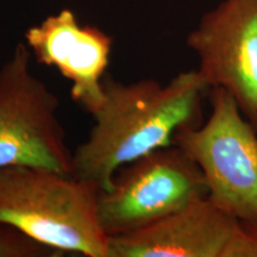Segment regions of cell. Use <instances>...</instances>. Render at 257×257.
I'll use <instances>...</instances> for the list:
<instances>
[{"label":"cell","instance_id":"obj_1","mask_svg":"<svg viewBox=\"0 0 257 257\" xmlns=\"http://www.w3.org/2000/svg\"><path fill=\"white\" fill-rule=\"evenodd\" d=\"M104 91L87 138L73 152V176L101 191L110 187L120 167L172 146L181 127L200 125L210 87L198 69H192L167 85L155 79L124 83L106 73Z\"/></svg>","mask_w":257,"mask_h":257},{"label":"cell","instance_id":"obj_2","mask_svg":"<svg viewBox=\"0 0 257 257\" xmlns=\"http://www.w3.org/2000/svg\"><path fill=\"white\" fill-rule=\"evenodd\" d=\"M100 188L48 168H0V225L15 227L61 253L108 257L98 218Z\"/></svg>","mask_w":257,"mask_h":257},{"label":"cell","instance_id":"obj_3","mask_svg":"<svg viewBox=\"0 0 257 257\" xmlns=\"http://www.w3.org/2000/svg\"><path fill=\"white\" fill-rule=\"evenodd\" d=\"M207 96L208 119L180 128L173 144L199 166L212 204L236 219L257 225V128L226 89L210 88Z\"/></svg>","mask_w":257,"mask_h":257},{"label":"cell","instance_id":"obj_4","mask_svg":"<svg viewBox=\"0 0 257 257\" xmlns=\"http://www.w3.org/2000/svg\"><path fill=\"white\" fill-rule=\"evenodd\" d=\"M30 61L27 43H18L0 67V168L32 166L73 175L60 99L32 74Z\"/></svg>","mask_w":257,"mask_h":257},{"label":"cell","instance_id":"obj_5","mask_svg":"<svg viewBox=\"0 0 257 257\" xmlns=\"http://www.w3.org/2000/svg\"><path fill=\"white\" fill-rule=\"evenodd\" d=\"M205 197L207 185L199 166L172 144L115 172L110 187L99 192V223L108 237L131 233Z\"/></svg>","mask_w":257,"mask_h":257},{"label":"cell","instance_id":"obj_6","mask_svg":"<svg viewBox=\"0 0 257 257\" xmlns=\"http://www.w3.org/2000/svg\"><path fill=\"white\" fill-rule=\"evenodd\" d=\"M186 43L208 87L231 93L257 128V0H223L202 16Z\"/></svg>","mask_w":257,"mask_h":257},{"label":"cell","instance_id":"obj_7","mask_svg":"<svg viewBox=\"0 0 257 257\" xmlns=\"http://www.w3.org/2000/svg\"><path fill=\"white\" fill-rule=\"evenodd\" d=\"M38 63L55 67L72 83L70 96L93 115L105 100L106 75L113 40L93 25H81L72 10L51 15L25 32Z\"/></svg>","mask_w":257,"mask_h":257},{"label":"cell","instance_id":"obj_8","mask_svg":"<svg viewBox=\"0 0 257 257\" xmlns=\"http://www.w3.org/2000/svg\"><path fill=\"white\" fill-rule=\"evenodd\" d=\"M239 226L205 197L149 226L108 237V257H227Z\"/></svg>","mask_w":257,"mask_h":257},{"label":"cell","instance_id":"obj_9","mask_svg":"<svg viewBox=\"0 0 257 257\" xmlns=\"http://www.w3.org/2000/svg\"><path fill=\"white\" fill-rule=\"evenodd\" d=\"M63 253L31 239L21 231L0 225V257H61Z\"/></svg>","mask_w":257,"mask_h":257}]
</instances>
